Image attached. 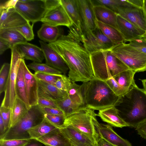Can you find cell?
I'll return each mask as SVG.
<instances>
[{
  "instance_id": "56",
  "label": "cell",
  "mask_w": 146,
  "mask_h": 146,
  "mask_svg": "<svg viewBox=\"0 0 146 146\" xmlns=\"http://www.w3.org/2000/svg\"><path fill=\"white\" fill-rule=\"evenodd\" d=\"M143 10L146 17V0H144L143 5Z\"/></svg>"
},
{
  "instance_id": "42",
  "label": "cell",
  "mask_w": 146,
  "mask_h": 146,
  "mask_svg": "<svg viewBox=\"0 0 146 146\" xmlns=\"http://www.w3.org/2000/svg\"><path fill=\"white\" fill-rule=\"evenodd\" d=\"M72 81L68 77L64 74L57 80L54 86L60 90L67 92Z\"/></svg>"
},
{
  "instance_id": "1",
  "label": "cell",
  "mask_w": 146,
  "mask_h": 146,
  "mask_svg": "<svg viewBox=\"0 0 146 146\" xmlns=\"http://www.w3.org/2000/svg\"><path fill=\"white\" fill-rule=\"evenodd\" d=\"M67 35H61L49 46L61 57L67 66L68 77L75 82L83 83L94 78L90 54L80 38V34L72 26Z\"/></svg>"
},
{
  "instance_id": "55",
  "label": "cell",
  "mask_w": 146,
  "mask_h": 146,
  "mask_svg": "<svg viewBox=\"0 0 146 146\" xmlns=\"http://www.w3.org/2000/svg\"><path fill=\"white\" fill-rule=\"evenodd\" d=\"M70 141L72 146H98L97 143L95 145H91L78 143L70 140Z\"/></svg>"
},
{
  "instance_id": "16",
  "label": "cell",
  "mask_w": 146,
  "mask_h": 146,
  "mask_svg": "<svg viewBox=\"0 0 146 146\" xmlns=\"http://www.w3.org/2000/svg\"><path fill=\"white\" fill-rule=\"evenodd\" d=\"M118 15L146 32V17L143 8L135 7L128 9H119Z\"/></svg>"
},
{
  "instance_id": "19",
  "label": "cell",
  "mask_w": 146,
  "mask_h": 146,
  "mask_svg": "<svg viewBox=\"0 0 146 146\" xmlns=\"http://www.w3.org/2000/svg\"><path fill=\"white\" fill-rule=\"evenodd\" d=\"M35 139L46 146H72L69 139L58 128H56L47 134Z\"/></svg>"
},
{
  "instance_id": "20",
  "label": "cell",
  "mask_w": 146,
  "mask_h": 146,
  "mask_svg": "<svg viewBox=\"0 0 146 146\" xmlns=\"http://www.w3.org/2000/svg\"><path fill=\"white\" fill-rule=\"evenodd\" d=\"M94 10L97 21L111 26L119 31L117 21V14L101 5H94Z\"/></svg>"
},
{
  "instance_id": "30",
  "label": "cell",
  "mask_w": 146,
  "mask_h": 146,
  "mask_svg": "<svg viewBox=\"0 0 146 146\" xmlns=\"http://www.w3.org/2000/svg\"><path fill=\"white\" fill-rule=\"evenodd\" d=\"M97 27L111 41L118 44L124 42L123 37L120 31L114 27L97 21Z\"/></svg>"
},
{
  "instance_id": "32",
  "label": "cell",
  "mask_w": 146,
  "mask_h": 146,
  "mask_svg": "<svg viewBox=\"0 0 146 146\" xmlns=\"http://www.w3.org/2000/svg\"><path fill=\"white\" fill-rule=\"evenodd\" d=\"M56 128L45 118L40 124L28 131L31 139H37L47 134Z\"/></svg>"
},
{
  "instance_id": "7",
  "label": "cell",
  "mask_w": 146,
  "mask_h": 146,
  "mask_svg": "<svg viewBox=\"0 0 146 146\" xmlns=\"http://www.w3.org/2000/svg\"><path fill=\"white\" fill-rule=\"evenodd\" d=\"M130 70L135 73L146 71V54L122 42L109 50Z\"/></svg>"
},
{
  "instance_id": "17",
  "label": "cell",
  "mask_w": 146,
  "mask_h": 146,
  "mask_svg": "<svg viewBox=\"0 0 146 146\" xmlns=\"http://www.w3.org/2000/svg\"><path fill=\"white\" fill-rule=\"evenodd\" d=\"M24 76L28 102L31 106L37 105L38 83L34 74L29 70L25 62L23 64Z\"/></svg>"
},
{
  "instance_id": "46",
  "label": "cell",
  "mask_w": 146,
  "mask_h": 146,
  "mask_svg": "<svg viewBox=\"0 0 146 146\" xmlns=\"http://www.w3.org/2000/svg\"><path fill=\"white\" fill-rule=\"evenodd\" d=\"M40 108L44 114L64 115L62 111L58 107H40Z\"/></svg>"
},
{
  "instance_id": "47",
  "label": "cell",
  "mask_w": 146,
  "mask_h": 146,
  "mask_svg": "<svg viewBox=\"0 0 146 146\" xmlns=\"http://www.w3.org/2000/svg\"><path fill=\"white\" fill-rule=\"evenodd\" d=\"M37 105L40 107H57L55 101L42 98H38Z\"/></svg>"
},
{
  "instance_id": "33",
  "label": "cell",
  "mask_w": 146,
  "mask_h": 146,
  "mask_svg": "<svg viewBox=\"0 0 146 146\" xmlns=\"http://www.w3.org/2000/svg\"><path fill=\"white\" fill-rule=\"evenodd\" d=\"M92 1L94 5H104L116 13L119 9H128L134 7L129 2L128 0H93Z\"/></svg>"
},
{
  "instance_id": "12",
  "label": "cell",
  "mask_w": 146,
  "mask_h": 146,
  "mask_svg": "<svg viewBox=\"0 0 146 146\" xmlns=\"http://www.w3.org/2000/svg\"><path fill=\"white\" fill-rule=\"evenodd\" d=\"M81 21L82 34L94 30L97 27V20L92 0H76Z\"/></svg>"
},
{
  "instance_id": "58",
  "label": "cell",
  "mask_w": 146,
  "mask_h": 146,
  "mask_svg": "<svg viewBox=\"0 0 146 146\" xmlns=\"http://www.w3.org/2000/svg\"><path fill=\"white\" fill-rule=\"evenodd\" d=\"M145 40L146 41V38H144Z\"/></svg>"
},
{
  "instance_id": "9",
  "label": "cell",
  "mask_w": 146,
  "mask_h": 146,
  "mask_svg": "<svg viewBox=\"0 0 146 146\" xmlns=\"http://www.w3.org/2000/svg\"><path fill=\"white\" fill-rule=\"evenodd\" d=\"M15 8L28 21H40L47 8L46 0H18Z\"/></svg>"
},
{
  "instance_id": "25",
  "label": "cell",
  "mask_w": 146,
  "mask_h": 146,
  "mask_svg": "<svg viewBox=\"0 0 146 146\" xmlns=\"http://www.w3.org/2000/svg\"><path fill=\"white\" fill-rule=\"evenodd\" d=\"M62 132L69 140L76 142L91 145H95L97 141L93 138L70 126L60 128Z\"/></svg>"
},
{
  "instance_id": "18",
  "label": "cell",
  "mask_w": 146,
  "mask_h": 146,
  "mask_svg": "<svg viewBox=\"0 0 146 146\" xmlns=\"http://www.w3.org/2000/svg\"><path fill=\"white\" fill-rule=\"evenodd\" d=\"M24 59L41 63L44 59L41 48L27 42H21L14 46Z\"/></svg>"
},
{
  "instance_id": "24",
  "label": "cell",
  "mask_w": 146,
  "mask_h": 146,
  "mask_svg": "<svg viewBox=\"0 0 146 146\" xmlns=\"http://www.w3.org/2000/svg\"><path fill=\"white\" fill-rule=\"evenodd\" d=\"M60 3L72 21L74 27L82 34L81 21L76 0H60Z\"/></svg>"
},
{
  "instance_id": "27",
  "label": "cell",
  "mask_w": 146,
  "mask_h": 146,
  "mask_svg": "<svg viewBox=\"0 0 146 146\" xmlns=\"http://www.w3.org/2000/svg\"><path fill=\"white\" fill-rule=\"evenodd\" d=\"M38 37L45 42L52 43L56 41L61 35L58 27L43 23L37 32Z\"/></svg>"
},
{
  "instance_id": "51",
  "label": "cell",
  "mask_w": 146,
  "mask_h": 146,
  "mask_svg": "<svg viewBox=\"0 0 146 146\" xmlns=\"http://www.w3.org/2000/svg\"><path fill=\"white\" fill-rule=\"evenodd\" d=\"M128 1L134 7L143 8L144 0H128Z\"/></svg>"
},
{
  "instance_id": "40",
  "label": "cell",
  "mask_w": 146,
  "mask_h": 146,
  "mask_svg": "<svg viewBox=\"0 0 146 146\" xmlns=\"http://www.w3.org/2000/svg\"><path fill=\"white\" fill-rule=\"evenodd\" d=\"M36 78L47 83L54 85L57 80L63 74H55L41 73H35L34 74Z\"/></svg>"
},
{
  "instance_id": "36",
  "label": "cell",
  "mask_w": 146,
  "mask_h": 146,
  "mask_svg": "<svg viewBox=\"0 0 146 146\" xmlns=\"http://www.w3.org/2000/svg\"><path fill=\"white\" fill-rule=\"evenodd\" d=\"M29 68L35 71V73H41L45 74H61L62 72L60 71L52 68L46 64H42L35 62L28 64Z\"/></svg>"
},
{
  "instance_id": "54",
  "label": "cell",
  "mask_w": 146,
  "mask_h": 146,
  "mask_svg": "<svg viewBox=\"0 0 146 146\" xmlns=\"http://www.w3.org/2000/svg\"><path fill=\"white\" fill-rule=\"evenodd\" d=\"M97 144L98 146H114L101 137L98 139Z\"/></svg>"
},
{
  "instance_id": "3",
  "label": "cell",
  "mask_w": 146,
  "mask_h": 146,
  "mask_svg": "<svg viewBox=\"0 0 146 146\" xmlns=\"http://www.w3.org/2000/svg\"><path fill=\"white\" fill-rule=\"evenodd\" d=\"M81 86L85 106L94 110L116 106L119 101L105 81L95 78Z\"/></svg>"
},
{
  "instance_id": "2",
  "label": "cell",
  "mask_w": 146,
  "mask_h": 146,
  "mask_svg": "<svg viewBox=\"0 0 146 146\" xmlns=\"http://www.w3.org/2000/svg\"><path fill=\"white\" fill-rule=\"evenodd\" d=\"M115 107L128 126L136 128L146 121V90L135 84L120 97Z\"/></svg>"
},
{
  "instance_id": "14",
  "label": "cell",
  "mask_w": 146,
  "mask_h": 146,
  "mask_svg": "<svg viewBox=\"0 0 146 146\" xmlns=\"http://www.w3.org/2000/svg\"><path fill=\"white\" fill-rule=\"evenodd\" d=\"M39 42L45 59L46 64L65 74L69 68L60 55L49 45L40 40Z\"/></svg>"
},
{
  "instance_id": "28",
  "label": "cell",
  "mask_w": 146,
  "mask_h": 146,
  "mask_svg": "<svg viewBox=\"0 0 146 146\" xmlns=\"http://www.w3.org/2000/svg\"><path fill=\"white\" fill-rule=\"evenodd\" d=\"M31 106L17 97L12 109L9 128L15 125L25 115Z\"/></svg>"
},
{
  "instance_id": "45",
  "label": "cell",
  "mask_w": 146,
  "mask_h": 146,
  "mask_svg": "<svg viewBox=\"0 0 146 146\" xmlns=\"http://www.w3.org/2000/svg\"><path fill=\"white\" fill-rule=\"evenodd\" d=\"M0 139V146H25L31 140Z\"/></svg>"
},
{
  "instance_id": "57",
  "label": "cell",
  "mask_w": 146,
  "mask_h": 146,
  "mask_svg": "<svg viewBox=\"0 0 146 146\" xmlns=\"http://www.w3.org/2000/svg\"><path fill=\"white\" fill-rule=\"evenodd\" d=\"M143 88L146 90V79L141 80Z\"/></svg>"
},
{
  "instance_id": "11",
  "label": "cell",
  "mask_w": 146,
  "mask_h": 146,
  "mask_svg": "<svg viewBox=\"0 0 146 146\" xmlns=\"http://www.w3.org/2000/svg\"><path fill=\"white\" fill-rule=\"evenodd\" d=\"M80 38L85 48L90 53L109 50L117 44L107 38L97 27L94 31L84 35Z\"/></svg>"
},
{
  "instance_id": "44",
  "label": "cell",
  "mask_w": 146,
  "mask_h": 146,
  "mask_svg": "<svg viewBox=\"0 0 146 146\" xmlns=\"http://www.w3.org/2000/svg\"><path fill=\"white\" fill-rule=\"evenodd\" d=\"M12 109L1 106L0 115L4 123L6 131L9 128L10 125Z\"/></svg>"
},
{
  "instance_id": "4",
  "label": "cell",
  "mask_w": 146,
  "mask_h": 146,
  "mask_svg": "<svg viewBox=\"0 0 146 146\" xmlns=\"http://www.w3.org/2000/svg\"><path fill=\"white\" fill-rule=\"evenodd\" d=\"M92 64L95 78L106 81L121 72L129 69L128 67L109 50L90 54Z\"/></svg>"
},
{
  "instance_id": "41",
  "label": "cell",
  "mask_w": 146,
  "mask_h": 146,
  "mask_svg": "<svg viewBox=\"0 0 146 146\" xmlns=\"http://www.w3.org/2000/svg\"><path fill=\"white\" fill-rule=\"evenodd\" d=\"M44 118L56 127L61 128L64 127L66 119L63 115H51L44 114Z\"/></svg>"
},
{
  "instance_id": "15",
  "label": "cell",
  "mask_w": 146,
  "mask_h": 146,
  "mask_svg": "<svg viewBox=\"0 0 146 146\" xmlns=\"http://www.w3.org/2000/svg\"><path fill=\"white\" fill-rule=\"evenodd\" d=\"M117 21L119 31L123 37L125 43L138 38H146L145 31L118 15Z\"/></svg>"
},
{
  "instance_id": "43",
  "label": "cell",
  "mask_w": 146,
  "mask_h": 146,
  "mask_svg": "<svg viewBox=\"0 0 146 146\" xmlns=\"http://www.w3.org/2000/svg\"><path fill=\"white\" fill-rule=\"evenodd\" d=\"M129 42L128 44L131 46L146 54V41L144 38H136Z\"/></svg>"
},
{
  "instance_id": "53",
  "label": "cell",
  "mask_w": 146,
  "mask_h": 146,
  "mask_svg": "<svg viewBox=\"0 0 146 146\" xmlns=\"http://www.w3.org/2000/svg\"><path fill=\"white\" fill-rule=\"evenodd\" d=\"M43 144L35 139H31L25 146H42Z\"/></svg>"
},
{
  "instance_id": "48",
  "label": "cell",
  "mask_w": 146,
  "mask_h": 146,
  "mask_svg": "<svg viewBox=\"0 0 146 146\" xmlns=\"http://www.w3.org/2000/svg\"><path fill=\"white\" fill-rule=\"evenodd\" d=\"M18 0H9L3 3H1L0 10L15 7Z\"/></svg>"
},
{
  "instance_id": "26",
  "label": "cell",
  "mask_w": 146,
  "mask_h": 146,
  "mask_svg": "<svg viewBox=\"0 0 146 146\" xmlns=\"http://www.w3.org/2000/svg\"><path fill=\"white\" fill-rule=\"evenodd\" d=\"M24 62L25 61L24 59H21L15 85V92L17 97L26 104L30 105L27 96L24 79L23 68V64Z\"/></svg>"
},
{
  "instance_id": "38",
  "label": "cell",
  "mask_w": 146,
  "mask_h": 146,
  "mask_svg": "<svg viewBox=\"0 0 146 146\" xmlns=\"http://www.w3.org/2000/svg\"><path fill=\"white\" fill-rule=\"evenodd\" d=\"M105 81L113 92L120 97L127 93L130 88H126L120 85L112 76Z\"/></svg>"
},
{
  "instance_id": "39",
  "label": "cell",
  "mask_w": 146,
  "mask_h": 146,
  "mask_svg": "<svg viewBox=\"0 0 146 146\" xmlns=\"http://www.w3.org/2000/svg\"><path fill=\"white\" fill-rule=\"evenodd\" d=\"M31 25L29 22L25 25L16 28L8 29H13L19 32L27 41H31L34 38V35L33 31V26Z\"/></svg>"
},
{
  "instance_id": "50",
  "label": "cell",
  "mask_w": 146,
  "mask_h": 146,
  "mask_svg": "<svg viewBox=\"0 0 146 146\" xmlns=\"http://www.w3.org/2000/svg\"><path fill=\"white\" fill-rule=\"evenodd\" d=\"M11 46L8 43L0 38V54H3L8 48H11Z\"/></svg>"
},
{
  "instance_id": "35",
  "label": "cell",
  "mask_w": 146,
  "mask_h": 146,
  "mask_svg": "<svg viewBox=\"0 0 146 146\" xmlns=\"http://www.w3.org/2000/svg\"><path fill=\"white\" fill-rule=\"evenodd\" d=\"M67 93L71 99L75 103L81 106H85L81 85L72 81Z\"/></svg>"
},
{
  "instance_id": "21",
  "label": "cell",
  "mask_w": 146,
  "mask_h": 146,
  "mask_svg": "<svg viewBox=\"0 0 146 146\" xmlns=\"http://www.w3.org/2000/svg\"><path fill=\"white\" fill-rule=\"evenodd\" d=\"M99 134L100 137L114 146H132L129 142L119 135L109 125L100 123Z\"/></svg>"
},
{
  "instance_id": "10",
  "label": "cell",
  "mask_w": 146,
  "mask_h": 146,
  "mask_svg": "<svg viewBox=\"0 0 146 146\" xmlns=\"http://www.w3.org/2000/svg\"><path fill=\"white\" fill-rule=\"evenodd\" d=\"M47 10L40 21L48 25L70 28L73 23L60 4V0H46Z\"/></svg>"
},
{
  "instance_id": "31",
  "label": "cell",
  "mask_w": 146,
  "mask_h": 146,
  "mask_svg": "<svg viewBox=\"0 0 146 146\" xmlns=\"http://www.w3.org/2000/svg\"><path fill=\"white\" fill-rule=\"evenodd\" d=\"M0 38L9 43L12 48L17 44L27 41L19 32L11 29L0 30Z\"/></svg>"
},
{
  "instance_id": "34",
  "label": "cell",
  "mask_w": 146,
  "mask_h": 146,
  "mask_svg": "<svg viewBox=\"0 0 146 146\" xmlns=\"http://www.w3.org/2000/svg\"><path fill=\"white\" fill-rule=\"evenodd\" d=\"M136 73L129 69L121 72L114 78L120 85L130 88L135 84L134 76Z\"/></svg>"
},
{
  "instance_id": "22",
  "label": "cell",
  "mask_w": 146,
  "mask_h": 146,
  "mask_svg": "<svg viewBox=\"0 0 146 146\" xmlns=\"http://www.w3.org/2000/svg\"><path fill=\"white\" fill-rule=\"evenodd\" d=\"M97 116L111 126L120 128L128 126L119 116L118 110L115 106L99 110Z\"/></svg>"
},
{
  "instance_id": "52",
  "label": "cell",
  "mask_w": 146,
  "mask_h": 146,
  "mask_svg": "<svg viewBox=\"0 0 146 146\" xmlns=\"http://www.w3.org/2000/svg\"><path fill=\"white\" fill-rule=\"evenodd\" d=\"M6 131L4 122L0 115V139L3 138Z\"/></svg>"
},
{
  "instance_id": "23",
  "label": "cell",
  "mask_w": 146,
  "mask_h": 146,
  "mask_svg": "<svg viewBox=\"0 0 146 146\" xmlns=\"http://www.w3.org/2000/svg\"><path fill=\"white\" fill-rule=\"evenodd\" d=\"M38 83V98L47 99L53 101L63 98L67 94L55 86L37 80Z\"/></svg>"
},
{
  "instance_id": "13",
  "label": "cell",
  "mask_w": 146,
  "mask_h": 146,
  "mask_svg": "<svg viewBox=\"0 0 146 146\" xmlns=\"http://www.w3.org/2000/svg\"><path fill=\"white\" fill-rule=\"evenodd\" d=\"M0 30L17 27L29 22L15 7L0 10Z\"/></svg>"
},
{
  "instance_id": "8",
  "label": "cell",
  "mask_w": 146,
  "mask_h": 146,
  "mask_svg": "<svg viewBox=\"0 0 146 146\" xmlns=\"http://www.w3.org/2000/svg\"><path fill=\"white\" fill-rule=\"evenodd\" d=\"M11 49L10 71L1 106L12 109L17 98L15 85L18 68L21 59L23 58L15 46Z\"/></svg>"
},
{
  "instance_id": "6",
  "label": "cell",
  "mask_w": 146,
  "mask_h": 146,
  "mask_svg": "<svg viewBox=\"0 0 146 146\" xmlns=\"http://www.w3.org/2000/svg\"><path fill=\"white\" fill-rule=\"evenodd\" d=\"M44 118V114L40 107L37 105L32 106L15 125L8 129L1 139H30L28 131L41 123Z\"/></svg>"
},
{
  "instance_id": "37",
  "label": "cell",
  "mask_w": 146,
  "mask_h": 146,
  "mask_svg": "<svg viewBox=\"0 0 146 146\" xmlns=\"http://www.w3.org/2000/svg\"><path fill=\"white\" fill-rule=\"evenodd\" d=\"M10 64L5 63L2 66L0 71V94L5 92L9 78Z\"/></svg>"
},
{
  "instance_id": "5",
  "label": "cell",
  "mask_w": 146,
  "mask_h": 146,
  "mask_svg": "<svg viewBox=\"0 0 146 146\" xmlns=\"http://www.w3.org/2000/svg\"><path fill=\"white\" fill-rule=\"evenodd\" d=\"M97 114L94 110L85 106L81 107L76 111L66 118L64 127L70 126L93 138L97 141L100 138Z\"/></svg>"
},
{
  "instance_id": "49",
  "label": "cell",
  "mask_w": 146,
  "mask_h": 146,
  "mask_svg": "<svg viewBox=\"0 0 146 146\" xmlns=\"http://www.w3.org/2000/svg\"><path fill=\"white\" fill-rule=\"evenodd\" d=\"M136 130L138 133L146 140V121L139 125Z\"/></svg>"
},
{
  "instance_id": "29",
  "label": "cell",
  "mask_w": 146,
  "mask_h": 146,
  "mask_svg": "<svg viewBox=\"0 0 146 146\" xmlns=\"http://www.w3.org/2000/svg\"><path fill=\"white\" fill-rule=\"evenodd\" d=\"M55 102L57 107L63 112L65 118L82 107L74 102L68 94L63 98L56 101Z\"/></svg>"
}]
</instances>
